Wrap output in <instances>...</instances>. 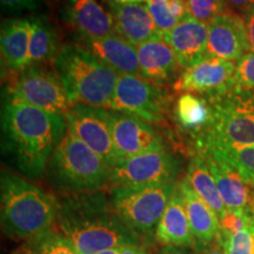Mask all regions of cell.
I'll return each instance as SVG.
<instances>
[{"label":"cell","instance_id":"obj_1","mask_svg":"<svg viewBox=\"0 0 254 254\" xmlns=\"http://www.w3.org/2000/svg\"><path fill=\"white\" fill-rule=\"evenodd\" d=\"M67 131L65 117L9 98L1 112L2 150L21 173L38 178Z\"/></svg>","mask_w":254,"mask_h":254},{"label":"cell","instance_id":"obj_2","mask_svg":"<svg viewBox=\"0 0 254 254\" xmlns=\"http://www.w3.org/2000/svg\"><path fill=\"white\" fill-rule=\"evenodd\" d=\"M79 254H95L139 244L138 234L126 226L104 193L87 192L58 201L55 228Z\"/></svg>","mask_w":254,"mask_h":254},{"label":"cell","instance_id":"obj_3","mask_svg":"<svg viewBox=\"0 0 254 254\" xmlns=\"http://www.w3.org/2000/svg\"><path fill=\"white\" fill-rule=\"evenodd\" d=\"M1 226L12 239L31 241L55 228L58 201L39 186L9 172H1Z\"/></svg>","mask_w":254,"mask_h":254},{"label":"cell","instance_id":"obj_4","mask_svg":"<svg viewBox=\"0 0 254 254\" xmlns=\"http://www.w3.org/2000/svg\"><path fill=\"white\" fill-rule=\"evenodd\" d=\"M53 67L72 105L109 109L119 74L78 44L63 45Z\"/></svg>","mask_w":254,"mask_h":254},{"label":"cell","instance_id":"obj_5","mask_svg":"<svg viewBox=\"0 0 254 254\" xmlns=\"http://www.w3.org/2000/svg\"><path fill=\"white\" fill-rule=\"evenodd\" d=\"M47 168L57 186L73 193L107 187L111 173L109 164L68 129L51 155Z\"/></svg>","mask_w":254,"mask_h":254},{"label":"cell","instance_id":"obj_6","mask_svg":"<svg viewBox=\"0 0 254 254\" xmlns=\"http://www.w3.org/2000/svg\"><path fill=\"white\" fill-rule=\"evenodd\" d=\"M178 183L110 190V204L120 220L135 234L155 233Z\"/></svg>","mask_w":254,"mask_h":254},{"label":"cell","instance_id":"obj_7","mask_svg":"<svg viewBox=\"0 0 254 254\" xmlns=\"http://www.w3.org/2000/svg\"><path fill=\"white\" fill-rule=\"evenodd\" d=\"M107 110L140 119L151 125L165 124L171 110V95L164 86L140 75H119Z\"/></svg>","mask_w":254,"mask_h":254},{"label":"cell","instance_id":"obj_8","mask_svg":"<svg viewBox=\"0 0 254 254\" xmlns=\"http://www.w3.org/2000/svg\"><path fill=\"white\" fill-rule=\"evenodd\" d=\"M207 100L211 104L212 118L207 129L195 142L194 153L254 145V120L237 110L227 94Z\"/></svg>","mask_w":254,"mask_h":254},{"label":"cell","instance_id":"obj_9","mask_svg":"<svg viewBox=\"0 0 254 254\" xmlns=\"http://www.w3.org/2000/svg\"><path fill=\"white\" fill-rule=\"evenodd\" d=\"M180 172V159L163 148L120 160L111 168L107 187L113 190L176 183Z\"/></svg>","mask_w":254,"mask_h":254},{"label":"cell","instance_id":"obj_10","mask_svg":"<svg viewBox=\"0 0 254 254\" xmlns=\"http://www.w3.org/2000/svg\"><path fill=\"white\" fill-rule=\"evenodd\" d=\"M11 98L62 116L73 106L57 73L44 65H30L18 74Z\"/></svg>","mask_w":254,"mask_h":254},{"label":"cell","instance_id":"obj_11","mask_svg":"<svg viewBox=\"0 0 254 254\" xmlns=\"http://www.w3.org/2000/svg\"><path fill=\"white\" fill-rule=\"evenodd\" d=\"M237 64L209 56L183 69L172 88L177 93H193L206 99H217L233 90Z\"/></svg>","mask_w":254,"mask_h":254},{"label":"cell","instance_id":"obj_12","mask_svg":"<svg viewBox=\"0 0 254 254\" xmlns=\"http://www.w3.org/2000/svg\"><path fill=\"white\" fill-rule=\"evenodd\" d=\"M67 129L112 168L119 163L112 139L111 110L73 105L65 116Z\"/></svg>","mask_w":254,"mask_h":254},{"label":"cell","instance_id":"obj_13","mask_svg":"<svg viewBox=\"0 0 254 254\" xmlns=\"http://www.w3.org/2000/svg\"><path fill=\"white\" fill-rule=\"evenodd\" d=\"M112 139L119 161L147 152L163 150V136L151 124L127 114L111 111Z\"/></svg>","mask_w":254,"mask_h":254},{"label":"cell","instance_id":"obj_14","mask_svg":"<svg viewBox=\"0 0 254 254\" xmlns=\"http://www.w3.org/2000/svg\"><path fill=\"white\" fill-rule=\"evenodd\" d=\"M208 53L232 62H238L251 53L244 17L227 9L208 25Z\"/></svg>","mask_w":254,"mask_h":254},{"label":"cell","instance_id":"obj_15","mask_svg":"<svg viewBox=\"0 0 254 254\" xmlns=\"http://www.w3.org/2000/svg\"><path fill=\"white\" fill-rule=\"evenodd\" d=\"M62 18L78 38L93 39L116 33L112 14L97 0H65Z\"/></svg>","mask_w":254,"mask_h":254},{"label":"cell","instance_id":"obj_16","mask_svg":"<svg viewBox=\"0 0 254 254\" xmlns=\"http://www.w3.org/2000/svg\"><path fill=\"white\" fill-rule=\"evenodd\" d=\"M77 44L119 75H140L136 46L132 45L118 33L93 39L78 38Z\"/></svg>","mask_w":254,"mask_h":254},{"label":"cell","instance_id":"obj_17","mask_svg":"<svg viewBox=\"0 0 254 254\" xmlns=\"http://www.w3.org/2000/svg\"><path fill=\"white\" fill-rule=\"evenodd\" d=\"M109 8L114 20L116 33L132 45L139 46L151 40L164 39V34L155 26L147 5L142 2L119 4L110 1Z\"/></svg>","mask_w":254,"mask_h":254},{"label":"cell","instance_id":"obj_18","mask_svg":"<svg viewBox=\"0 0 254 254\" xmlns=\"http://www.w3.org/2000/svg\"><path fill=\"white\" fill-rule=\"evenodd\" d=\"M164 40L174 50L184 69L209 57L208 25L190 15L165 34Z\"/></svg>","mask_w":254,"mask_h":254},{"label":"cell","instance_id":"obj_19","mask_svg":"<svg viewBox=\"0 0 254 254\" xmlns=\"http://www.w3.org/2000/svg\"><path fill=\"white\" fill-rule=\"evenodd\" d=\"M140 77L154 84L165 86L179 77L180 66L176 52L164 39L151 40L136 46Z\"/></svg>","mask_w":254,"mask_h":254},{"label":"cell","instance_id":"obj_20","mask_svg":"<svg viewBox=\"0 0 254 254\" xmlns=\"http://www.w3.org/2000/svg\"><path fill=\"white\" fill-rule=\"evenodd\" d=\"M155 239L164 246L194 249L196 246L179 186L171 196L154 233Z\"/></svg>","mask_w":254,"mask_h":254},{"label":"cell","instance_id":"obj_21","mask_svg":"<svg viewBox=\"0 0 254 254\" xmlns=\"http://www.w3.org/2000/svg\"><path fill=\"white\" fill-rule=\"evenodd\" d=\"M204 158L213 176L227 211L243 212L250 208L251 189L239 173L227 163L208 153H199Z\"/></svg>","mask_w":254,"mask_h":254},{"label":"cell","instance_id":"obj_22","mask_svg":"<svg viewBox=\"0 0 254 254\" xmlns=\"http://www.w3.org/2000/svg\"><path fill=\"white\" fill-rule=\"evenodd\" d=\"M30 19H8L2 23L0 33L2 65L11 73L20 74L28 64Z\"/></svg>","mask_w":254,"mask_h":254},{"label":"cell","instance_id":"obj_23","mask_svg":"<svg viewBox=\"0 0 254 254\" xmlns=\"http://www.w3.org/2000/svg\"><path fill=\"white\" fill-rule=\"evenodd\" d=\"M189 217L190 230L194 236L196 246H205L213 243L220 234V224L217 214L196 194L186 178L178 182Z\"/></svg>","mask_w":254,"mask_h":254},{"label":"cell","instance_id":"obj_24","mask_svg":"<svg viewBox=\"0 0 254 254\" xmlns=\"http://www.w3.org/2000/svg\"><path fill=\"white\" fill-rule=\"evenodd\" d=\"M174 120L184 132L194 139V142L204 134L212 118L209 101L201 95L182 93L174 104Z\"/></svg>","mask_w":254,"mask_h":254},{"label":"cell","instance_id":"obj_25","mask_svg":"<svg viewBox=\"0 0 254 254\" xmlns=\"http://www.w3.org/2000/svg\"><path fill=\"white\" fill-rule=\"evenodd\" d=\"M185 178L196 194L217 214L220 221L226 215L227 208L222 201L214 178L201 154L193 153L190 155Z\"/></svg>","mask_w":254,"mask_h":254},{"label":"cell","instance_id":"obj_26","mask_svg":"<svg viewBox=\"0 0 254 254\" xmlns=\"http://www.w3.org/2000/svg\"><path fill=\"white\" fill-rule=\"evenodd\" d=\"M30 21L31 36L27 66L44 65L51 60L53 62L62 49L56 30L45 18L34 17L31 18Z\"/></svg>","mask_w":254,"mask_h":254},{"label":"cell","instance_id":"obj_27","mask_svg":"<svg viewBox=\"0 0 254 254\" xmlns=\"http://www.w3.org/2000/svg\"><path fill=\"white\" fill-rule=\"evenodd\" d=\"M155 26L161 33H168L189 17L185 0H148L146 2Z\"/></svg>","mask_w":254,"mask_h":254},{"label":"cell","instance_id":"obj_28","mask_svg":"<svg viewBox=\"0 0 254 254\" xmlns=\"http://www.w3.org/2000/svg\"><path fill=\"white\" fill-rule=\"evenodd\" d=\"M208 153L232 166L249 186H254V145L230 150H209Z\"/></svg>","mask_w":254,"mask_h":254},{"label":"cell","instance_id":"obj_29","mask_svg":"<svg viewBox=\"0 0 254 254\" xmlns=\"http://www.w3.org/2000/svg\"><path fill=\"white\" fill-rule=\"evenodd\" d=\"M24 249L30 254H79L71 243L56 230L27 241Z\"/></svg>","mask_w":254,"mask_h":254},{"label":"cell","instance_id":"obj_30","mask_svg":"<svg viewBox=\"0 0 254 254\" xmlns=\"http://www.w3.org/2000/svg\"><path fill=\"white\" fill-rule=\"evenodd\" d=\"M218 241L227 254H254V224L236 233L220 231Z\"/></svg>","mask_w":254,"mask_h":254},{"label":"cell","instance_id":"obj_31","mask_svg":"<svg viewBox=\"0 0 254 254\" xmlns=\"http://www.w3.org/2000/svg\"><path fill=\"white\" fill-rule=\"evenodd\" d=\"M190 17L209 25L218 15L226 12V0H185Z\"/></svg>","mask_w":254,"mask_h":254},{"label":"cell","instance_id":"obj_32","mask_svg":"<svg viewBox=\"0 0 254 254\" xmlns=\"http://www.w3.org/2000/svg\"><path fill=\"white\" fill-rule=\"evenodd\" d=\"M233 92L254 93V53L251 52L237 62Z\"/></svg>","mask_w":254,"mask_h":254},{"label":"cell","instance_id":"obj_33","mask_svg":"<svg viewBox=\"0 0 254 254\" xmlns=\"http://www.w3.org/2000/svg\"><path fill=\"white\" fill-rule=\"evenodd\" d=\"M227 98L237 110L254 120V93H239L232 91L227 94Z\"/></svg>","mask_w":254,"mask_h":254},{"label":"cell","instance_id":"obj_34","mask_svg":"<svg viewBox=\"0 0 254 254\" xmlns=\"http://www.w3.org/2000/svg\"><path fill=\"white\" fill-rule=\"evenodd\" d=\"M39 0H0L1 7L6 11H25L34 8Z\"/></svg>","mask_w":254,"mask_h":254},{"label":"cell","instance_id":"obj_35","mask_svg":"<svg viewBox=\"0 0 254 254\" xmlns=\"http://www.w3.org/2000/svg\"><path fill=\"white\" fill-rule=\"evenodd\" d=\"M227 7L240 15H245L254 9V0H226Z\"/></svg>","mask_w":254,"mask_h":254},{"label":"cell","instance_id":"obj_36","mask_svg":"<svg viewBox=\"0 0 254 254\" xmlns=\"http://www.w3.org/2000/svg\"><path fill=\"white\" fill-rule=\"evenodd\" d=\"M195 250L198 254H227L218 239L213 241V243L208 244V245L195 247Z\"/></svg>","mask_w":254,"mask_h":254},{"label":"cell","instance_id":"obj_37","mask_svg":"<svg viewBox=\"0 0 254 254\" xmlns=\"http://www.w3.org/2000/svg\"><path fill=\"white\" fill-rule=\"evenodd\" d=\"M244 19H245L247 33H249L251 52L254 53V9L244 15Z\"/></svg>","mask_w":254,"mask_h":254},{"label":"cell","instance_id":"obj_38","mask_svg":"<svg viewBox=\"0 0 254 254\" xmlns=\"http://www.w3.org/2000/svg\"><path fill=\"white\" fill-rule=\"evenodd\" d=\"M158 254H198L194 249H185V247L164 246Z\"/></svg>","mask_w":254,"mask_h":254},{"label":"cell","instance_id":"obj_39","mask_svg":"<svg viewBox=\"0 0 254 254\" xmlns=\"http://www.w3.org/2000/svg\"><path fill=\"white\" fill-rule=\"evenodd\" d=\"M122 254H146V251L140 244H129L122 247Z\"/></svg>","mask_w":254,"mask_h":254},{"label":"cell","instance_id":"obj_40","mask_svg":"<svg viewBox=\"0 0 254 254\" xmlns=\"http://www.w3.org/2000/svg\"><path fill=\"white\" fill-rule=\"evenodd\" d=\"M110 1L119 2V4H138V2H147L148 0H110Z\"/></svg>","mask_w":254,"mask_h":254},{"label":"cell","instance_id":"obj_41","mask_svg":"<svg viewBox=\"0 0 254 254\" xmlns=\"http://www.w3.org/2000/svg\"><path fill=\"white\" fill-rule=\"evenodd\" d=\"M95 254H122V247H118V249H110L101 251V252H98Z\"/></svg>","mask_w":254,"mask_h":254},{"label":"cell","instance_id":"obj_42","mask_svg":"<svg viewBox=\"0 0 254 254\" xmlns=\"http://www.w3.org/2000/svg\"><path fill=\"white\" fill-rule=\"evenodd\" d=\"M251 189V199H250V207L254 213V186H250Z\"/></svg>","mask_w":254,"mask_h":254},{"label":"cell","instance_id":"obj_43","mask_svg":"<svg viewBox=\"0 0 254 254\" xmlns=\"http://www.w3.org/2000/svg\"><path fill=\"white\" fill-rule=\"evenodd\" d=\"M13 254H30V253H28V252H27V251H26V250H25V249H24V247H23V249H20V250L15 251V252H14Z\"/></svg>","mask_w":254,"mask_h":254}]
</instances>
